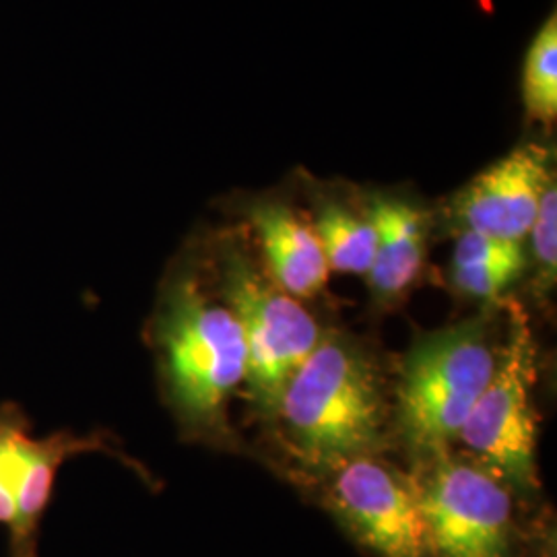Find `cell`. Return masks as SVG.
I'll use <instances>...</instances> for the list:
<instances>
[{"instance_id":"obj_1","label":"cell","mask_w":557,"mask_h":557,"mask_svg":"<svg viewBox=\"0 0 557 557\" xmlns=\"http://www.w3.org/2000/svg\"><path fill=\"white\" fill-rule=\"evenodd\" d=\"M393 405L379 363L351 338L322 337L281 391L273 418L301 469L320 478L386 446Z\"/></svg>"},{"instance_id":"obj_2","label":"cell","mask_w":557,"mask_h":557,"mask_svg":"<svg viewBox=\"0 0 557 557\" xmlns=\"http://www.w3.org/2000/svg\"><path fill=\"white\" fill-rule=\"evenodd\" d=\"M156 341L168 397L195 430H218L225 405L246 379V345L232 308L184 273L161 301Z\"/></svg>"},{"instance_id":"obj_3","label":"cell","mask_w":557,"mask_h":557,"mask_svg":"<svg viewBox=\"0 0 557 557\" xmlns=\"http://www.w3.org/2000/svg\"><path fill=\"white\" fill-rule=\"evenodd\" d=\"M498 356L487 320L475 319L419 338L403 358L393 418L418 460L453 453Z\"/></svg>"},{"instance_id":"obj_4","label":"cell","mask_w":557,"mask_h":557,"mask_svg":"<svg viewBox=\"0 0 557 557\" xmlns=\"http://www.w3.org/2000/svg\"><path fill=\"white\" fill-rule=\"evenodd\" d=\"M411 473L430 557H524L515 492L475 460L453 453Z\"/></svg>"},{"instance_id":"obj_5","label":"cell","mask_w":557,"mask_h":557,"mask_svg":"<svg viewBox=\"0 0 557 557\" xmlns=\"http://www.w3.org/2000/svg\"><path fill=\"white\" fill-rule=\"evenodd\" d=\"M220 294L238 319L246 345V379L252 400L269 418L287 380L319 345V322L260 271L238 239L221 244Z\"/></svg>"},{"instance_id":"obj_6","label":"cell","mask_w":557,"mask_h":557,"mask_svg":"<svg viewBox=\"0 0 557 557\" xmlns=\"http://www.w3.org/2000/svg\"><path fill=\"white\" fill-rule=\"evenodd\" d=\"M510 324L494 376L473 405L458 440L478 465L515 494L533 498L539 490L535 343L524 314L515 312Z\"/></svg>"},{"instance_id":"obj_7","label":"cell","mask_w":557,"mask_h":557,"mask_svg":"<svg viewBox=\"0 0 557 557\" xmlns=\"http://www.w3.org/2000/svg\"><path fill=\"white\" fill-rule=\"evenodd\" d=\"M319 479L322 506L361 549L374 557H430L411 473L374 455Z\"/></svg>"},{"instance_id":"obj_8","label":"cell","mask_w":557,"mask_h":557,"mask_svg":"<svg viewBox=\"0 0 557 557\" xmlns=\"http://www.w3.org/2000/svg\"><path fill=\"white\" fill-rule=\"evenodd\" d=\"M554 180L552 149L535 140L524 143L458 193L453 215L462 232L522 242L531 232L543 193Z\"/></svg>"},{"instance_id":"obj_9","label":"cell","mask_w":557,"mask_h":557,"mask_svg":"<svg viewBox=\"0 0 557 557\" xmlns=\"http://www.w3.org/2000/svg\"><path fill=\"white\" fill-rule=\"evenodd\" d=\"M246 218L275 285L296 299L312 298L324 289L331 269L312 221L292 205L271 199L250 205Z\"/></svg>"},{"instance_id":"obj_10","label":"cell","mask_w":557,"mask_h":557,"mask_svg":"<svg viewBox=\"0 0 557 557\" xmlns=\"http://www.w3.org/2000/svg\"><path fill=\"white\" fill-rule=\"evenodd\" d=\"M363 209L376 230L370 287L382 301H395L418 283L423 271L430 218L416 202L398 197H372Z\"/></svg>"},{"instance_id":"obj_11","label":"cell","mask_w":557,"mask_h":557,"mask_svg":"<svg viewBox=\"0 0 557 557\" xmlns=\"http://www.w3.org/2000/svg\"><path fill=\"white\" fill-rule=\"evenodd\" d=\"M110 450L103 436L79 438L54 434L50 438L21 440L20 465L15 473V520L11 524L13 557H36V533L52 496L60 465L81 453Z\"/></svg>"},{"instance_id":"obj_12","label":"cell","mask_w":557,"mask_h":557,"mask_svg":"<svg viewBox=\"0 0 557 557\" xmlns=\"http://www.w3.org/2000/svg\"><path fill=\"white\" fill-rule=\"evenodd\" d=\"M527 269L522 242L460 232L453 255V283L469 298L496 299Z\"/></svg>"},{"instance_id":"obj_13","label":"cell","mask_w":557,"mask_h":557,"mask_svg":"<svg viewBox=\"0 0 557 557\" xmlns=\"http://www.w3.org/2000/svg\"><path fill=\"white\" fill-rule=\"evenodd\" d=\"M312 227L329 269L368 275L376 255V230L366 209L356 211L335 199L320 200Z\"/></svg>"},{"instance_id":"obj_14","label":"cell","mask_w":557,"mask_h":557,"mask_svg":"<svg viewBox=\"0 0 557 557\" xmlns=\"http://www.w3.org/2000/svg\"><path fill=\"white\" fill-rule=\"evenodd\" d=\"M522 103L527 120L554 133L557 120V17L552 13L539 27L522 66Z\"/></svg>"},{"instance_id":"obj_15","label":"cell","mask_w":557,"mask_h":557,"mask_svg":"<svg viewBox=\"0 0 557 557\" xmlns=\"http://www.w3.org/2000/svg\"><path fill=\"white\" fill-rule=\"evenodd\" d=\"M533 267L543 289L554 287L557 273V188L556 180L547 186L539 202L537 215L531 225Z\"/></svg>"},{"instance_id":"obj_16","label":"cell","mask_w":557,"mask_h":557,"mask_svg":"<svg viewBox=\"0 0 557 557\" xmlns=\"http://www.w3.org/2000/svg\"><path fill=\"white\" fill-rule=\"evenodd\" d=\"M25 428L15 416H0V524L11 529L15 520V473L20 465Z\"/></svg>"}]
</instances>
